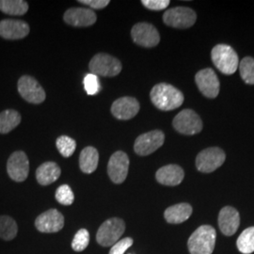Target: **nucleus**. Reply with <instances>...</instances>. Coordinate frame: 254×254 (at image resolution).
I'll return each mask as SVG.
<instances>
[{
  "label": "nucleus",
  "mask_w": 254,
  "mask_h": 254,
  "mask_svg": "<svg viewBox=\"0 0 254 254\" xmlns=\"http://www.w3.org/2000/svg\"><path fill=\"white\" fill-rule=\"evenodd\" d=\"M154 107L163 111H169L181 107L185 100L182 91L167 83L155 85L150 93Z\"/></svg>",
  "instance_id": "1"
},
{
  "label": "nucleus",
  "mask_w": 254,
  "mask_h": 254,
  "mask_svg": "<svg viewBox=\"0 0 254 254\" xmlns=\"http://www.w3.org/2000/svg\"><path fill=\"white\" fill-rule=\"evenodd\" d=\"M216 230L210 225H202L191 235L188 247L190 254H212L216 245Z\"/></svg>",
  "instance_id": "2"
},
{
  "label": "nucleus",
  "mask_w": 254,
  "mask_h": 254,
  "mask_svg": "<svg viewBox=\"0 0 254 254\" xmlns=\"http://www.w3.org/2000/svg\"><path fill=\"white\" fill-rule=\"evenodd\" d=\"M211 58L214 65L224 74H233L238 68V56L228 45L220 44L212 49Z\"/></svg>",
  "instance_id": "3"
},
{
  "label": "nucleus",
  "mask_w": 254,
  "mask_h": 254,
  "mask_svg": "<svg viewBox=\"0 0 254 254\" xmlns=\"http://www.w3.org/2000/svg\"><path fill=\"white\" fill-rule=\"evenodd\" d=\"M122 63L115 57L106 53L96 54L90 62L89 69L91 73L104 77H113L121 73Z\"/></svg>",
  "instance_id": "4"
},
{
  "label": "nucleus",
  "mask_w": 254,
  "mask_h": 254,
  "mask_svg": "<svg viewBox=\"0 0 254 254\" xmlns=\"http://www.w3.org/2000/svg\"><path fill=\"white\" fill-rule=\"evenodd\" d=\"M126 231V223L120 218H111L102 223L97 234L96 241L103 247H109L117 243Z\"/></svg>",
  "instance_id": "5"
},
{
  "label": "nucleus",
  "mask_w": 254,
  "mask_h": 254,
  "mask_svg": "<svg viewBox=\"0 0 254 254\" xmlns=\"http://www.w3.org/2000/svg\"><path fill=\"white\" fill-rule=\"evenodd\" d=\"M174 129L183 135L192 136L202 130L200 116L192 109H184L173 119Z\"/></svg>",
  "instance_id": "6"
},
{
  "label": "nucleus",
  "mask_w": 254,
  "mask_h": 254,
  "mask_svg": "<svg viewBox=\"0 0 254 254\" xmlns=\"http://www.w3.org/2000/svg\"><path fill=\"white\" fill-rule=\"evenodd\" d=\"M19 94L24 100L31 104H42L46 98V93L41 84L30 75H23L17 83Z\"/></svg>",
  "instance_id": "7"
},
{
  "label": "nucleus",
  "mask_w": 254,
  "mask_h": 254,
  "mask_svg": "<svg viewBox=\"0 0 254 254\" xmlns=\"http://www.w3.org/2000/svg\"><path fill=\"white\" fill-rule=\"evenodd\" d=\"M226 159V154L218 147H210L204 149L197 155L196 167L200 173H210L215 172Z\"/></svg>",
  "instance_id": "8"
},
{
  "label": "nucleus",
  "mask_w": 254,
  "mask_h": 254,
  "mask_svg": "<svg viewBox=\"0 0 254 254\" xmlns=\"http://www.w3.org/2000/svg\"><path fill=\"white\" fill-rule=\"evenodd\" d=\"M196 12L188 7H175L164 12L163 22L169 27L189 28L196 23Z\"/></svg>",
  "instance_id": "9"
},
{
  "label": "nucleus",
  "mask_w": 254,
  "mask_h": 254,
  "mask_svg": "<svg viewBox=\"0 0 254 254\" xmlns=\"http://www.w3.org/2000/svg\"><path fill=\"white\" fill-rule=\"evenodd\" d=\"M165 135L161 130L150 131L136 137L134 143V151L136 154L145 156L153 154L163 145Z\"/></svg>",
  "instance_id": "10"
},
{
  "label": "nucleus",
  "mask_w": 254,
  "mask_h": 254,
  "mask_svg": "<svg viewBox=\"0 0 254 254\" xmlns=\"http://www.w3.org/2000/svg\"><path fill=\"white\" fill-rule=\"evenodd\" d=\"M131 37L137 46L152 48L160 42V35L154 26L149 23H137L131 29Z\"/></svg>",
  "instance_id": "11"
},
{
  "label": "nucleus",
  "mask_w": 254,
  "mask_h": 254,
  "mask_svg": "<svg viewBox=\"0 0 254 254\" xmlns=\"http://www.w3.org/2000/svg\"><path fill=\"white\" fill-rule=\"evenodd\" d=\"M7 172L13 181L24 182L29 173V161L23 151H16L10 154L7 162Z\"/></svg>",
  "instance_id": "12"
},
{
  "label": "nucleus",
  "mask_w": 254,
  "mask_h": 254,
  "mask_svg": "<svg viewBox=\"0 0 254 254\" xmlns=\"http://www.w3.org/2000/svg\"><path fill=\"white\" fill-rule=\"evenodd\" d=\"M129 170V157L125 152L117 151L111 155L108 164V174L114 184L126 181Z\"/></svg>",
  "instance_id": "13"
},
{
  "label": "nucleus",
  "mask_w": 254,
  "mask_h": 254,
  "mask_svg": "<svg viewBox=\"0 0 254 254\" xmlns=\"http://www.w3.org/2000/svg\"><path fill=\"white\" fill-rule=\"evenodd\" d=\"M35 227L41 233H58L64 227V215L57 209H49L37 217Z\"/></svg>",
  "instance_id": "14"
},
{
  "label": "nucleus",
  "mask_w": 254,
  "mask_h": 254,
  "mask_svg": "<svg viewBox=\"0 0 254 254\" xmlns=\"http://www.w3.org/2000/svg\"><path fill=\"white\" fill-rule=\"evenodd\" d=\"M195 81L200 92L207 98H216L219 93L218 75L211 68L200 70L196 73Z\"/></svg>",
  "instance_id": "15"
},
{
  "label": "nucleus",
  "mask_w": 254,
  "mask_h": 254,
  "mask_svg": "<svg viewBox=\"0 0 254 254\" xmlns=\"http://www.w3.org/2000/svg\"><path fill=\"white\" fill-rule=\"evenodd\" d=\"M64 22L72 27H91L95 24L97 16L91 9L71 8L68 9L64 15Z\"/></svg>",
  "instance_id": "16"
},
{
  "label": "nucleus",
  "mask_w": 254,
  "mask_h": 254,
  "mask_svg": "<svg viewBox=\"0 0 254 254\" xmlns=\"http://www.w3.org/2000/svg\"><path fill=\"white\" fill-rule=\"evenodd\" d=\"M140 109L139 103L131 96L121 97L113 102L111 106L112 115L118 120L127 121L134 118Z\"/></svg>",
  "instance_id": "17"
},
{
  "label": "nucleus",
  "mask_w": 254,
  "mask_h": 254,
  "mask_svg": "<svg viewBox=\"0 0 254 254\" xmlns=\"http://www.w3.org/2000/svg\"><path fill=\"white\" fill-rule=\"evenodd\" d=\"M29 26L23 20L4 19L0 21V36L6 40L24 39L29 33Z\"/></svg>",
  "instance_id": "18"
},
{
  "label": "nucleus",
  "mask_w": 254,
  "mask_h": 254,
  "mask_svg": "<svg viewBox=\"0 0 254 254\" xmlns=\"http://www.w3.org/2000/svg\"><path fill=\"white\" fill-rule=\"evenodd\" d=\"M239 225L240 216L236 208L225 206L220 210L218 215V226L224 236H234Z\"/></svg>",
  "instance_id": "19"
},
{
  "label": "nucleus",
  "mask_w": 254,
  "mask_h": 254,
  "mask_svg": "<svg viewBox=\"0 0 254 254\" xmlns=\"http://www.w3.org/2000/svg\"><path fill=\"white\" fill-rule=\"evenodd\" d=\"M184 170L180 166L175 164L164 166L155 173L156 181L161 185L170 187H175L180 185L184 180Z\"/></svg>",
  "instance_id": "20"
},
{
  "label": "nucleus",
  "mask_w": 254,
  "mask_h": 254,
  "mask_svg": "<svg viewBox=\"0 0 254 254\" xmlns=\"http://www.w3.org/2000/svg\"><path fill=\"white\" fill-rule=\"evenodd\" d=\"M62 174L60 166L52 161L42 164L36 171V179L42 186H48L57 181Z\"/></svg>",
  "instance_id": "21"
},
{
  "label": "nucleus",
  "mask_w": 254,
  "mask_h": 254,
  "mask_svg": "<svg viewBox=\"0 0 254 254\" xmlns=\"http://www.w3.org/2000/svg\"><path fill=\"white\" fill-rule=\"evenodd\" d=\"M192 214V207L190 204L183 202L178 203L166 209L164 213V218L168 223L180 224L188 220Z\"/></svg>",
  "instance_id": "22"
},
{
  "label": "nucleus",
  "mask_w": 254,
  "mask_h": 254,
  "mask_svg": "<svg viewBox=\"0 0 254 254\" xmlns=\"http://www.w3.org/2000/svg\"><path fill=\"white\" fill-rule=\"evenodd\" d=\"M99 163V153L96 148L88 146L84 148L79 155V167L84 173H94Z\"/></svg>",
  "instance_id": "23"
},
{
  "label": "nucleus",
  "mask_w": 254,
  "mask_h": 254,
  "mask_svg": "<svg viewBox=\"0 0 254 254\" xmlns=\"http://www.w3.org/2000/svg\"><path fill=\"white\" fill-rule=\"evenodd\" d=\"M21 115L14 109H6L0 113V134H8L18 127Z\"/></svg>",
  "instance_id": "24"
},
{
  "label": "nucleus",
  "mask_w": 254,
  "mask_h": 254,
  "mask_svg": "<svg viewBox=\"0 0 254 254\" xmlns=\"http://www.w3.org/2000/svg\"><path fill=\"white\" fill-rule=\"evenodd\" d=\"M0 10L8 15L21 16L28 10V3L24 0H0Z\"/></svg>",
  "instance_id": "25"
},
{
  "label": "nucleus",
  "mask_w": 254,
  "mask_h": 254,
  "mask_svg": "<svg viewBox=\"0 0 254 254\" xmlns=\"http://www.w3.org/2000/svg\"><path fill=\"white\" fill-rule=\"evenodd\" d=\"M18 233L16 221L9 216H0V238L5 241L13 240Z\"/></svg>",
  "instance_id": "26"
},
{
  "label": "nucleus",
  "mask_w": 254,
  "mask_h": 254,
  "mask_svg": "<svg viewBox=\"0 0 254 254\" xmlns=\"http://www.w3.org/2000/svg\"><path fill=\"white\" fill-rule=\"evenodd\" d=\"M236 246L241 254L254 253V227L248 228L242 232L237 239Z\"/></svg>",
  "instance_id": "27"
},
{
  "label": "nucleus",
  "mask_w": 254,
  "mask_h": 254,
  "mask_svg": "<svg viewBox=\"0 0 254 254\" xmlns=\"http://www.w3.org/2000/svg\"><path fill=\"white\" fill-rule=\"evenodd\" d=\"M56 146L64 157H70L76 149V142L70 136H61L57 138Z\"/></svg>",
  "instance_id": "28"
},
{
  "label": "nucleus",
  "mask_w": 254,
  "mask_h": 254,
  "mask_svg": "<svg viewBox=\"0 0 254 254\" xmlns=\"http://www.w3.org/2000/svg\"><path fill=\"white\" fill-rule=\"evenodd\" d=\"M239 70L244 82L249 85H254V59L251 57L244 58L240 63Z\"/></svg>",
  "instance_id": "29"
},
{
  "label": "nucleus",
  "mask_w": 254,
  "mask_h": 254,
  "mask_svg": "<svg viewBox=\"0 0 254 254\" xmlns=\"http://www.w3.org/2000/svg\"><path fill=\"white\" fill-rule=\"evenodd\" d=\"M55 198L63 205H72L74 200V196L72 189L68 185H62L58 188L55 194Z\"/></svg>",
  "instance_id": "30"
},
{
  "label": "nucleus",
  "mask_w": 254,
  "mask_h": 254,
  "mask_svg": "<svg viewBox=\"0 0 254 254\" xmlns=\"http://www.w3.org/2000/svg\"><path fill=\"white\" fill-rule=\"evenodd\" d=\"M90 243V234L86 229H80L73 237L72 249L74 252H83Z\"/></svg>",
  "instance_id": "31"
},
{
  "label": "nucleus",
  "mask_w": 254,
  "mask_h": 254,
  "mask_svg": "<svg viewBox=\"0 0 254 254\" xmlns=\"http://www.w3.org/2000/svg\"><path fill=\"white\" fill-rule=\"evenodd\" d=\"M83 84L85 91L89 95H96L100 92L101 85L99 78L97 75L93 73H88L83 80Z\"/></svg>",
  "instance_id": "32"
},
{
  "label": "nucleus",
  "mask_w": 254,
  "mask_h": 254,
  "mask_svg": "<svg viewBox=\"0 0 254 254\" xmlns=\"http://www.w3.org/2000/svg\"><path fill=\"white\" fill-rule=\"evenodd\" d=\"M133 243L134 240L131 237L123 238L112 246L109 254H124L131 246L133 245Z\"/></svg>",
  "instance_id": "33"
},
{
  "label": "nucleus",
  "mask_w": 254,
  "mask_h": 254,
  "mask_svg": "<svg viewBox=\"0 0 254 254\" xmlns=\"http://www.w3.org/2000/svg\"><path fill=\"white\" fill-rule=\"evenodd\" d=\"M171 1L170 0H142L141 4L151 10H162L169 7Z\"/></svg>",
  "instance_id": "34"
},
{
  "label": "nucleus",
  "mask_w": 254,
  "mask_h": 254,
  "mask_svg": "<svg viewBox=\"0 0 254 254\" xmlns=\"http://www.w3.org/2000/svg\"><path fill=\"white\" fill-rule=\"evenodd\" d=\"M78 2L94 9H104L109 4V0H78Z\"/></svg>",
  "instance_id": "35"
}]
</instances>
